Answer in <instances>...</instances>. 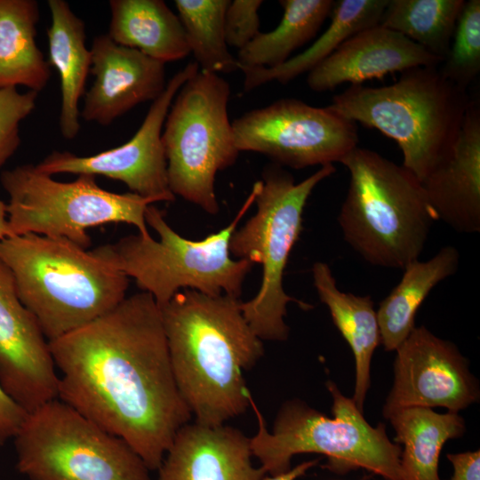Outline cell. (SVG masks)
I'll return each mask as SVG.
<instances>
[{
    "mask_svg": "<svg viewBox=\"0 0 480 480\" xmlns=\"http://www.w3.org/2000/svg\"><path fill=\"white\" fill-rule=\"evenodd\" d=\"M465 0H388L380 25L396 31L443 61Z\"/></svg>",
    "mask_w": 480,
    "mask_h": 480,
    "instance_id": "cell-28",
    "label": "cell"
},
{
    "mask_svg": "<svg viewBox=\"0 0 480 480\" xmlns=\"http://www.w3.org/2000/svg\"><path fill=\"white\" fill-rule=\"evenodd\" d=\"M90 50L94 80L84 95L80 113L84 120L108 125L164 91V63L115 43L108 35L96 36Z\"/></svg>",
    "mask_w": 480,
    "mask_h": 480,
    "instance_id": "cell-16",
    "label": "cell"
},
{
    "mask_svg": "<svg viewBox=\"0 0 480 480\" xmlns=\"http://www.w3.org/2000/svg\"><path fill=\"white\" fill-rule=\"evenodd\" d=\"M441 74L467 90L480 72V1L468 0L458 18Z\"/></svg>",
    "mask_w": 480,
    "mask_h": 480,
    "instance_id": "cell-30",
    "label": "cell"
},
{
    "mask_svg": "<svg viewBox=\"0 0 480 480\" xmlns=\"http://www.w3.org/2000/svg\"><path fill=\"white\" fill-rule=\"evenodd\" d=\"M262 3L260 0L229 1L224 16L228 46L240 51L260 33L258 12Z\"/></svg>",
    "mask_w": 480,
    "mask_h": 480,
    "instance_id": "cell-32",
    "label": "cell"
},
{
    "mask_svg": "<svg viewBox=\"0 0 480 480\" xmlns=\"http://www.w3.org/2000/svg\"><path fill=\"white\" fill-rule=\"evenodd\" d=\"M39 6L35 0H0V89L22 85L42 91L51 66L36 43Z\"/></svg>",
    "mask_w": 480,
    "mask_h": 480,
    "instance_id": "cell-25",
    "label": "cell"
},
{
    "mask_svg": "<svg viewBox=\"0 0 480 480\" xmlns=\"http://www.w3.org/2000/svg\"><path fill=\"white\" fill-rule=\"evenodd\" d=\"M332 397L333 418H328L304 402L284 403L268 432L264 417L252 396L250 406L258 420V431L250 438L251 449L269 476L291 468L296 454L318 453L328 458L327 468L342 473L364 468L386 480H403L402 448L392 443L383 424L371 426L352 398L345 396L335 383L327 381Z\"/></svg>",
    "mask_w": 480,
    "mask_h": 480,
    "instance_id": "cell-6",
    "label": "cell"
},
{
    "mask_svg": "<svg viewBox=\"0 0 480 480\" xmlns=\"http://www.w3.org/2000/svg\"><path fill=\"white\" fill-rule=\"evenodd\" d=\"M336 172L326 164L299 183L276 164L258 181L254 202L257 211L233 233L230 254L262 266V279L257 294L240 308L261 340L283 341L289 335L284 322L287 304L296 302L303 309L312 306L288 295L284 289V269L291 252L302 230V215L316 186Z\"/></svg>",
    "mask_w": 480,
    "mask_h": 480,
    "instance_id": "cell-8",
    "label": "cell"
},
{
    "mask_svg": "<svg viewBox=\"0 0 480 480\" xmlns=\"http://www.w3.org/2000/svg\"><path fill=\"white\" fill-rule=\"evenodd\" d=\"M49 347L60 372L58 399L124 439L157 470L192 413L177 387L153 296L125 297Z\"/></svg>",
    "mask_w": 480,
    "mask_h": 480,
    "instance_id": "cell-1",
    "label": "cell"
},
{
    "mask_svg": "<svg viewBox=\"0 0 480 480\" xmlns=\"http://www.w3.org/2000/svg\"><path fill=\"white\" fill-rule=\"evenodd\" d=\"M107 34L115 43L160 61H176L190 52L184 28L163 0H111Z\"/></svg>",
    "mask_w": 480,
    "mask_h": 480,
    "instance_id": "cell-22",
    "label": "cell"
},
{
    "mask_svg": "<svg viewBox=\"0 0 480 480\" xmlns=\"http://www.w3.org/2000/svg\"><path fill=\"white\" fill-rule=\"evenodd\" d=\"M7 236H10L7 205L0 200V240Z\"/></svg>",
    "mask_w": 480,
    "mask_h": 480,
    "instance_id": "cell-36",
    "label": "cell"
},
{
    "mask_svg": "<svg viewBox=\"0 0 480 480\" xmlns=\"http://www.w3.org/2000/svg\"><path fill=\"white\" fill-rule=\"evenodd\" d=\"M400 74L387 86L350 85L327 108L394 140L403 154L402 165L421 182L452 148L473 100L446 79L439 66Z\"/></svg>",
    "mask_w": 480,
    "mask_h": 480,
    "instance_id": "cell-4",
    "label": "cell"
},
{
    "mask_svg": "<svg viewBox=\"0 0 480 480\" xmlns=\"http://www.w3.org/2000/svg\"><path fill=\"white\" fill-rule=\"evenodd\" d=\"M441 220L456 232L480 231V107L472 101L449 152L421 181Z\"/></svg>",
    "mask_w": 480,
    "mask_h": 480,
    "instance_id": "cell-18",
    "label": "cell"
},
{
    "mask_svg": "<svg viewBox=\"0 0 480 480\" xmlns=\"http://www.w3.org/2000/svg\"><path fill=\"white\" fill-rule=\"evenodd\" d=\"M0 260L48 341L87 324L126 297L125 274L97 248L87 251L66 238L10 236L0 240Z\"/></svg>",
    "mask_w": 480,
    "mask_h": 480,
    "instance_id": "cell-3",
    "label": "cell"
},
{
    "mask_svg": "<svg viewBox=\"0 0 480 480\" xmlns=\"http://www.w3.org/2000/svg\"><path fill=\"white\" fill-rule=\"evenodd\" d=\"M257 189L258 181L234 220L202 240L180 236L167 223L164 212L150 204L145 220L156 231L159 240L151 236L130 235L97 250L128 277L134 278L140 289L151 294L159 308L184 289L239 299L253 263L245 259L233 260L229 243L241 219L254 203Z\"/></svg>",
    "mask_w": 480,
    "mask_h": 480,
    "instance_id": "cell-7",
    "label": "cell"
},
{
    "mask_svg": "<svg viewBox=\"0 0 480 480\" xmlns=\"http://www.w3.org/2000/svg\"><path fill=\"white\" fill-rule=\"evenodd\" d=\"M460 253L446 245L428 260H416L404 274L376 311L380 343L385 350H396L415 327V315L434 287L458 269Z\"/></svg>",
    "mask_w": 480,
    "mask_h": 480,
    "instance_id": "cell-23",
    "label": "cell"
},
{
    "mask_svg": "<svg viewBox=\"0 0 480 480\" xmlns=\"http://www.w3.org/2000/svg\"><path fill=\"white\" fill-rule=\"evenodd\" d=\"M37 92L0 89V167L20 144V124L36 108Z\"/></svg>",
    "mask_w": 480,
    "mask_h": 480,
    "instance_id": "cell-31",
    "label": "cell"
},
{
    "mask_svg": "<svg viewBox=\"0 0 480 480\" xmlns=\"http://www.w3.org/2000/svg\"><path fill=\"white\" fill-rule=\"evenodd\" d=\"M232 128L240 152L260 153L293 169L340 163L358 143L356 123L293 98L247 111Z\"/></svg>",
    "mask_w": 480,
    "mask_h": 480,
    "instance_id": "cell-12",
    "label": "cell"
},
{
    "mask_svg": "<svg viewBox=\"0 0 480 480\" xmlns=\"http://www.w3.org/2000/svg\"><path fill=\"white\" fill-rule=\"evenodd\" d=\"M453 467L451 480H480V452L448 453Z\"/></svg>",
    "mask_w": 480,
    "mask_h": 480,
    "instance_id": "cell-34",
    "label": "cell"
},
{
    "mask_svg": "<svg viewBox=\"0 0 480 480\" xmlns=\"http://www.w3.org/2000/svg\"><path fill=\"white\" fill-rule=\"evenodd\" d=\"M340 163L349 172L338 216L344 240L374 266L404 269L419 260L437 216L418 178L358 146Z\"/></svg>",
    "mask_w": 480,
    "mask_h": 480,
    "instance_id": "cell-5",
    "label": "cell"
},
{
    "mask_svg": "<svg viewBox=\"0 0 480 480\" xmlns=\"http://www.w3.org/2000/svg\"><path fill=\"white\" fill-rule=\"evenodd\" d=\"M229 0H176L189 52L200 70L214 74L238 69L226 43L224 16Z\"/></svg>",
    "mask_w": 480,
    "mask_h": 480,
    "instance_id": "cell-29",
    "label": "cell"
},
{
    "mask_svg": "<svg viewBox=\"0 0 480 480\" xmlns=\"http://www.w3.org/2000/svg\"><path fill=\"white\" fill-rule=\"evenodd\" d=\"M318 462V460H312L304 461L296 467L290 468L288 471L276 475V476H264L262 480H296L299 477L304 476L306 472L311 468L312 467L316 466Z\"/></svg>",
    "mask_w": 480,
    "mask_h": 480,
    "instance_id": "cell-35",
    "label": "cell"
},
{
    "mask_svg": "<svg viewBox=\"0 0 480 480\" xmlns=\"http://www.w3.org/2000/svg\"><path fill=\"white\" fill-rule=\"evenodd\" d=\"M240 303L184 289L160 308L177 387L203 426L223 425L250 406L244 371L257 364L264 348Z\"/></svg>",
    "mask_w": 480,
    "mask_h": 480,
    "instance_id": "cell-2",
    "label": "cell"
},
{
    "mask_svg": "<svg viewBox=\"0 0 480 480\" xmlns=\"http://www.w3.org/2000/svg\"><path fill=\"white\" fill-rule=\"evenodd\" d=\"M314 286L329 309L333 324L350 347L356 364V384L352 400L363 412L371 385V362L380 344V332L370 295L361 296L340 291L329 265L316 261L312 267Z\"/></svg>",
    "mask_w": 480,
    "mask_h": 480,
    "instance_id": "cell-20",
    "label": "cell"
},
{
    "mask_svg": "<svg viewBox=\"0 0 480 480\" xmlns=\"http://www.w3.org/2000/svg\"><path fill=\"white\" fill-rule=\"evenodd\" d=\"M1 184L9 196L10 236L62 237L86 250L91 245L87 228L107 223L133 225L140 236H150L145 213L155 202L132 192L105 190L94 176L62 182L34 164H23L3 172Z\"/></svg>",
    "mask_w": 480,
    "mask_h": 480,
    "instance_id": "cell-10",
    "label": "cell"
},
{
    "mask_svg": "<svg viewBox=\"0 0 480 480\" xmlns=\"http://www.w3.org/2000/svg\"><path fill=\"white\" fill-rule=\"evenodd\" d=\"M198 70L197 64L192 61L175 73L162 94L152 102L140 127L124 144L89 156L53 151L36 166L49 175L67 172L105 176L122 181L132 193L155 203L173 201L162 132L175 95Z\"/></svg>",
    "mask_w": 480,
    "mask_h": 480,
    "instance_id": "cell-13",
    "label": "cell"
},
{
    "mask_svg": "<svg viewBox=\"0 0 480 480\" xmlns=\"http://www.w3.org/2000/svg\"><path fill=\"white\" fill-rule=\"evenodd\" d=\"M12 440L28 480H151L124 439L58 398L28 413Z\"/></svg>",
    "mask_w": 480,
    "mask_h": 480,
    "instance_id": "cell-11",
    "label": "cell"
},
{
    "mask_svg": "<svg viewBox=\"0 0 480 480\" xmlns=\"http://www.w3.org/2000/svg\"><path fill=\"white\" fill-rule=\"evenodd\" d=\"M387 419L396 431L395 442L404 445L400 457L403 480H440L441 450L447 440L464 434L463 418L454 412L437 413L431 408L408 407Z\"/></svg>",
    "mask_w": 480,
    "mask_h": 480,
    "instance_id": "cell-26",
    "label": "cell"
},
{
    "mask_svg": "<svg viewBox=\"0 0 480 480\" xmlns=\"http://www.w3.org/2000/svg\"><path fill=\"white\" fill-rule=\"evenodd\" d=\"M229 96L222 76L199 69L178 91L162 132L171 191L210 214L220 209L216 174L240 153L228 118Z\"/></svg>",
    "mask_w": 480,
    "mask_h": 480,
    "instance_id": "cell-9",
    "label": "cell"
},
{
    "mask_svg": "<svg viewBox=\"0 0 480 480\" xmlns=\"http://www.w3.org/2000/svg\"><path fill=\"white\" fill-rule=\"evenodd\" d=\"M395 380L383 406L387 419L408 407H444L458 412L479 399L468 362L452 342L425 326L414 327L396 349Z\"/></svg>",
    "mask_w": 480,
    "mask_h": 480,
    "instance_id": "cell-14",
    "label": "cell"
},
{
    "mask_svg": "<svg viewBox=\"0 0 480 480\" xmlns=\"http://www.w3.org/2000/svg\"><path fill=\"white\" fill-rule=\"evenodd\" d=\"M51 25L47 29L50 66L60 81V130L66 140L80 128L78 104L84 95L92 66L91 50L85 45V25L64 0H49Z\"/></svg>",
    "mask_w": 480,
    "mask_h": 480,
    "instance_id": "cell-21",
    "label": "cell"
},
{
    "mask_svg": "<svg viewBox=\"0 0 480 480\" xmlns=\"http://www.w3.org/2000/svg\"><path fill=\"white\" fill-rule=\"evenodd\" d=\"M388 0H338L333 2L327 29L301 53L272 68H246L244 90L250 92L267 83L287 84L309 72L355 34L380 24Z\"/></svg>",
    "mask_w": 480,
    "mask_h": 480,
    "instance_id": "cell-24",
    "label": "cell"
},
{
    "mask_svg": "<svg viewBox=\"0 0 480 480\" xmlns=\"http://www.w3.org/2000/svg\"><path fill=\"white\" fill-rule=\"evenodd\" d=\"M443 60L402 34L376 25L342 43L308 73L307 84L315 92L338 85L363 84L373 78L420 66H440Z\"/></svg>",
    "mask_w": 480,
    "mask_h": 480,
    "instance_id": "cell-17",
    "label": "cell"
},
{
    "mask_svg": "<svg viewBox=\"0 0 480 480\" xmlns=\"http://www.w3.org/2000/svg\"><path fill=\"white\" fill-rule=\"evenodd\" d=\"M56 370L49 341L0 260V386L29 413L58 398Z\"/></svg>",
    "mask_w": 480,
    "mask_h": 480,
    "instance_id": "cell-15",
    "label": "cell"
},
{
    "mask_svg": "<svg viewBox=\"0 0 480 480\" xmlns=\"http://www.w3.org/2000/svg\"><path fill=\"white\" fill-rule=\"evenodd\" d=\"M332 0H280L283 16L277 27L260 32L238 51V69L278 67L291 53L312 39L330 17Z\"/></svg>",
    "mask_w": 480,
    "mask_h": 480,
    "instance_id": "cell-27",
    "label": "cell"
},
{
    "mask_svg": "<svg viewBox=\"0 0 480 480\" xmlns=\"http://www.w3.org/2000/svg\"><path fill=\"white\" fill-rule=\"evenodd\" d=\"M250 438L226 424L187 423L175 435L157 480H262L252 463Z\"/></svg>",
    "mask_w": 480,
    "mask_h": 480,
    "instance_id": "cell-19",
    "label": "cell"
},
{
    "mask_svg": "<svg viewBox=\"0 0 480 480\" xmlns=\"http://www.w3.org/2000/svg\"><path fill=\"white\" fill-rule=\"evenodd\" d=\"M28 412L14 402L0 386V448L13 439Z\"/></svg>",
    "mask_w": 480,
    "mask_h": 480,
    "instance_id": "cell-33",
    "label": "cell"
}]
</instances>
